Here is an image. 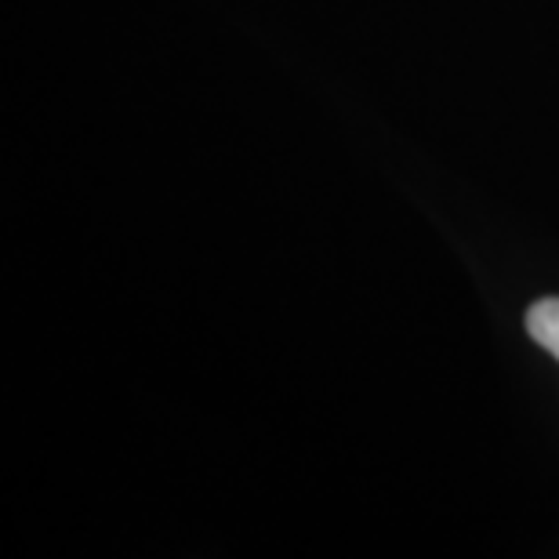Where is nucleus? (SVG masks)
Listing matches in <instances>:
<instances>
[{"label": "nucleus", "mask_w": 559, "mask_h": 559, "mask_svg": "<svg viewBox=\"0 0 559 559\" xmlns=\"http://www.w3.org/2000/svg\"><path fill=\"white\" fill-rule=\"evenodd\" d=\"M527 331L545 353H552L559 360V298H545L538 306H531Z\"/></svg>", "instance_id": "obj_1"}]
</instances>
